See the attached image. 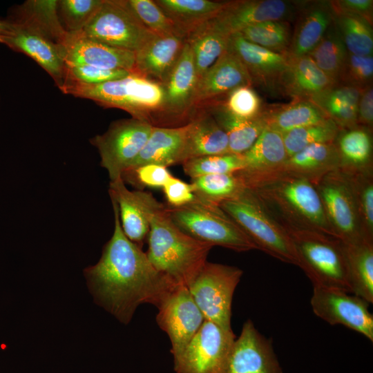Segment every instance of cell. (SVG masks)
<instances>
[{
	"mask_svg": "<svg viewBox=\"0 0 373 373\" xmlns=\"http://www.w3.org/2000/svg\"><path fill=\"white\" fill-rule=\"evenodd\" d=\"M111 202L113 233L98 262L84 273L95 303L126 325L140 305L149 303L157 308L177 285L158 272L142 248L125 236L117 205Z\"/></svg>",
	"mask_w": 373,
	"mask_h": 373,
	"instance_id": "obj_1",
	"label": "cell"
},
{
	"mask_svg": "<svg viewBox=\"0 0 373 373\" xmlns=\"http://www.w3.org/2000/svg\"><path fill=\"white\" fill-rule=\"evenodd\" d=\"M236 173L287 231H312L337 238L310 180L278 171Z\"/></svg>",
	"mask_w": 373,
	"mask_h": 373,
	"instance_id": "obj_2",
	"label": "cell"
},
{
	"mask_svg": "<svg viewBox=\"0 0 373 373\" xmlns=\"http://www.w3.org/2000/svg\"><path fill=\"white\" fill-rule=\"evenodd\" d=\"M146 256L154 268L174 285L188 287L204 263L212 245L188 236L173 222L167 206L157 200L149 212Z\"/></svg>",
	"mask_w": 373,
	"mask_h": 373,
	"instance_id": "obj_3",
	"label": "cell"
},
{
	"mask_svg": "<svg viewBox=\"0 0 373 373\" xmlns=\"http://www.w3.org/2000/svg\"><path fill=\"white\" fill-rule=\"evenodd\" d=\"M59 89L64 94L88 99L104 107L125 111L133 118L152 126L157 127V116L164 114L162 84L135 72L97 84L66 80Z\"/></svg>",
	"mask_w": 373,
	"mask_h": 373,
	"instance_id": "obj_4",
	"label": "cell"
},
{
	"mask_svg": "<svg viewBox=\"0 0 373 373\" xmlns=\"http://www.w3.org/2000/svg\"><path fill=\"white\" fill-rule=\"evenodd\" d=\"M218 206L238 223L258 249L301 268L290 236L251 191L245 188L239 195Z\"/></svg>",
	"mask_w": 373,
	"mask_h": 373,
	"instance_id": "obj_5",
	"label": "cell"
},
{
	"mask_svg": "<svg viewBox=\"0 0 373 373\" xmlns=\"http://www.w3.org/2000/svg\"><path fill=\"white\" fill-rule=\"evenodd\" d=\"M166 206L175 224L195 240L237 252L258 249L238 223L217 204L195 198L182 207Z\"/></svg>",
	"mask_w": 373,
	"mask_h": 373,
	"instance_id": "obj_6",
	"label": "cell"
},
{
	"mask_svg": "<svg viewBox=\"0 0 373 373\" xmlns=\"http://www.w3.org/2000/svg\"><path fill=\"white\" fill-rule=\"evenodd\" d=\"M301 262V269L313 286L352 294L347 257L338 239L312 231H289Z\"/></svg>",
	"mask_w": 373,
	"mask_h": 373,
	"instance_id": "obj_7",
	"label": "cell"
},
{
	"mask_svg": "<svg viewBox=\"0 0 373 373\" xmlns=\"http://www.w3.org/2000/svg\"><path fill=\"white\" fill-rule=\"evenodd\" d=\"M242 274L237 267L204 263L187 288L205 320L231 329L233 296Z\"/></svg>",
	"mask_w": 373,
	"mask_h": 373,
	"instance_id": "obj_8",
	"label": "cell"
},
{
	"mask_svg": "<svg viewBox=\"0 0 373 373\" xmlns=\"http://www.w3.org/2000/svg\"><path fill=\"white\" fill-rule=\"evenodd\" d=\"M314 184L337 238L346 245L367 240L362 231L355 194L347 173L339 168Z\"/></svg>",
	"mask_w": 373,
	"mask_h": 373,
	"instance_id": "obj_9",
	"label": "cell"
},
{
	"mask_svg": "<svg viewBox=\"0 0 373 373\" xmlns=\"http://www.w3.org/2000/svg\"><path fill=\"white\" fill-rule=\"evenodd\" d=\"M82 31L92 39L134 52L155 35L141 23L126 0H103Z\"/></svg>",
	"mask_w": 373,
	"mask_h": 373,
	"instance_id": "obj_10",
	"label": "cell"
},
{
	"mask_svg": "<svg viewBox=\"0 0 373 373\" xmlns=\"http://www.w3.org/2000/svg\"><path fill=\"white\" fill-rule=\"evenodd\" d=\"M236 335L204 320L199 330L178 354L173 356L175 373H228Z\"/></svg>",
	"mask_w": 373,
	"mask_h": 373,
	"instance_id": "obj_11",
	"label": "cell"
},
{
	"mask_svg": "<svg viewBox=\"0 0 373 373\" xmlns=\"http://www.w3.org/2000/svg\"><path fill=\"white\" fill-rule=\"evenodd\" d=\"M152 128L149 123L133 117L120 119L111 124L104 133L90 140L111 181L122 178L144 146Z\"/></svg>",
	"mask_w": 373,
	"mask_h": 373,
	"instance_id": "obj_12",
	"label": "cell"
},
{
	"mask_svg": "<svg viewBox=\"0 0 373 373\" xmlns=\"http://www.w3.org/2000/svg\"><path fill=\"white\" fill-rule=\"evenodd\" d=\"M4 20L8 29L6 34L0 37V43L32 58L51 76L59 88L66 73L64 46L29 22L8 18Z\"/></svg>",
	"mask_w": 373,
	"mask_h": 373,
	"instance_id": "obj_13",
	"label": "cell"
},
{
	"mask_svg": "<svg viewBox=\"0 0 373 373\" xmlns=\"http://www.w3.org/2000/svg\"><path fill=\"white\" fill-rule=\"evenodd\" d=\"M310 303L314 313L329 324L342 325L373 341V316L365 300L343 290L314 286Z\"/></svg>",
	"mask_w": 373,
	"mask_h": 373,
	"instance_id": "obj_14",
	"label": "cell"
},
{
	"mask_svg": "<svg viewBox=\"0 0 373 373\" xmlns=\"http://www.w3.org/2000/svg\"><path fill=\"white\" fill-rule=\"evenodd\" d=\"M157 309L156 321L168 335L174 356L190 342L205 319L184 286H177Z\"/></svg>",
	"mask_w": 373,
	"mask_h": 373,
	"instance_id": "obj_15",
	"label": "cell"
},
{
	"mask_svg": "<svg viewBox=\"0 0 373 373\" xmlns=\"http://www.w3.org/2000/svg\"><path fill=\"white\" fill-rule=\"evenodd\" d=\"M303 1L240 0L227 1L215 17L228 34L238 32L251 25L267 21L295 20Z\"/></svg>",
	"mask_w": 373,
	"mask_h": 373,
	"instance_id": "obj_16",
	"label": "cell"
},
{
	"mask_svg": "<svg viewBox=\"0 0 373 373\" xmlns=\"http://www.w3.org/2000/svg\"><path fill=\"white\" fill-rule=\"evenodd\" d=\"M228 48L245 66L253 85L270 93H280V82L287 66V54L277 53L251 43L238 33L231 34Z\"/></svg>",
	"mask_w": 373,
	"mask_h": 373,
	"instance_id": "obj_17",
	"label": "cell"
},
{
	"mask_svg": "<svg viewBox=\"0 0 373 373\" xmlns=\"http://www.w3.org/2000/svg\"><path fill=\"white\" fill-rule=\"evenodd\" d=\"M228 373H283L271 341L258 331L250 319L244 323L234 341Z\"/></svg>",
	"mask_w": 373,
	"mask_h": 373,
	"instance_id": "obj_18",
	"label": "cell"
},
{
	"mask_svg": "<svg viewBox=\"0 0 373 373\" xmlns=\"http://www.w3.org/2000/svg\"><path fill=\"white\" fill-rule=\"evenodd\" d=\"M63 46L66 65H88L134 72V52L92 39L82 30L68 32Z\"/></svg>",
	"mask_w": 373,
	"mask_h": 373,
	"instance_id": "obj_19",
	"label": "cell"
},
{
	"mask_svg": "<svg viewBox=\"0 0 373 373\" xmlns=\"http://www.w3.org/2000/svg\"><path fill=\"white\" fill-rule=\"evenodd\" d=\"M108 193L117 205L125 236L142 247L150 229L149 212L156 199L150 193L129 190L122 178L110 181Z\"/></svg>",
	"mask_w": 373,
	"mask_h": 373,
	"instance_id": "obj_20",
	"label": "cell"
},
{
	"mask_svg": "<svg viewBox=\"0 0 373 373\" xmlns=\"http://www.w3.org/2000/svg\"><path fill=\"white\" fill-rule=\"evenodd\" d=\"M242 86H253L251 79L241 60L227 49L199 77L193 104L227 95Z\"/></svg>",
	"mask_w": 373,
	"mask_h": 373,
	"instance_id": "obj_21",
	"label": "cell"
},
{
	"mask_svg": "<svg viewBox=\"0 0 373 373\" xmlns=\"http://www.w3.org/2000/svg\"><path fill=\"white\" fill-rule=\"evenodd\" d=\"M186 36L154 35L135 52L134 72L163 84L182 54Z\"/></svg>",
	"mask_w": 373,
	"mask_h": 373,
	"instance_id": "obj_22",
	"label": "cell"
},
{
	"mask_svg": "<svg viewBox=\"0 0 373 373\" xmlns=\"http://www.w3.org/2000/svg\"><path fill=\"white\" fill-rule=\"evenodd\" d=\"M333 17L329 1H303L287 54L292 57L307 55L322 39Z\"/></svg>",
	"mask_w": 373,
	"mask_h": 373,
	"instance_id": "obj_23",
	"label": "cell"
},
{
	"mask_svg": "<svg viewBox=\"0 0 373 373\" xmlns=\"http://www.w3.org/2000/svg\"><path fill=\"white\" fill-rule=\"evenodd\" d=\"M199 77L188 44L185 43L178 61L162 84L164 113L182 117L193 105Z\"/></svg>",
	"mask_w": 373,
	"mask_h": 373,
	"instance_id": "obj_24",
	"label": "cell"
},
{
	"mask_svg": "<svg viewBox=\"0 0 373 373\" xmlns=\"http://www.w3.org/2000/svg\"><path fill=\"white\" fill-rule=\"evenodd\" d=\"M186 128L187 124L178 127L153 126L144 146L124 172L146 164L168 167L182 164Z\"/></svg>",
	"mask_w": 373,
	"mask_h": 373,
	"instance_id": "obj_25",
	"label": "cell"
},
{
	"mask_svg": "<svg viewBox=\"0 0 373 373\" xmlns=\"http://www.w3.org/2000/svg\"><path fill=\"white\" fill-rule=\"evenodd\" d=\"M288 55L280 82V93L293 99H308L334 84L308 56Z\"/></svg>",
	"mask_w": 373,
	"mask_h": 373,
	"instance_id": "obj_26",
	"label": "cell"
},
{
	"mask_svg": "<svg viewBox=\"0 0 373 373\" xmlns=\"http://www.w3.org/2000/svg\"><path fill=\"white\" fill-rule=\"evenodd\" d=\"M225 153H229L227 135L211 114L198 115L187 124L182 162Z\"/></svg>",
	"mask_w": 373,
	"mask_h": 373,
	"instance_id": "obj_27",
	"label": "cell"
},
{
	"mask_svg": "<svg viewBox=\"0 0 373 373\" xmlns=\"http://www.w3.org/2000/svg\"><path fill=\"white\" fill-rule=\"evenodd\" d=\"M340 167L341 162L334 142L318 143L288 157L275 171L304 177L314 182L325 174Z\"/></svg>",
	"mask_w": 373,
	"mask_h": 373,
	"instance_id": "obj_28",
	"label": "cell"
},
{
	"mask_svg": "<svg viewBox=\"0 0 373 373\" xmlns=\"http://www.w3.org/2000/svg\"><path fill=\"white\" fill-rule=\"evenodd\" d=\"M362 89L337 82L309 99L340 128L357 126V106Z\"/></svg>",
	"mask_w": 373,
	"mask_h": 373,
	"instance_id": "obj_29",
	"label": "cell"
},
{
	"mask_svg": "<svg viewBox=\"0 0 373 373\" xmlns=\"http://www.w3.org/2000/svg\"><path fill=\"white\" fill-rule=\"evenodd\" d=\"M231 35L218 24L215 17L199 24L186 35L200 77L227 49Z\"/></svg>",
	"mask_w": 373,
	"mask_h": 373,
	"instance_id": "obj_30",
	"label": "cell"
},
{
	"mask_svg": "<svg viewBox=\"0 0 373 373\" xmlns=\"http://www.w3.org/2000/svg\"><path fill=\"white\" fill-rule=\"evenodd\" d=\"M262 115L266 126L280 133L329 119L308 99H293L288 104L265 106Z\"/></svg>",
	"mask_w": 373,
	"mask_h": 373,
	"instance_id": "obj_31",
	"label": "cell"
},
{
	"mask_svg": "<svg viewBox=\"0 0 373 373\" xmlns=\"http://www.w3.org/2000/svg\"><path fill=\"white\" fill-rule=\"evenodd\" d=\"M245 174H260L278 169L288 158L282 134L266 126L254 144L242 154Z\"/></svg>",
	"mask_w": 373,
	"mask_h": 373,
	"instance_id": "obj_32",
	"label": "cell"
},
{
	"mask_svg": "<svg viewBox=\"0 0 373 373\" xmlns=\"http://www.w3.org/2000/svg\"><path fill=\"white\" fill-rule=\"evenodd\" d=\"M210 114L227 135L229 153L246 152L267 126L262 114L251 119H240L229 113L222 104L213 106Z\"/></svg>",
	"mask_w": 373,
	"mask_h": 373,
	"instance_id": "obj_33",
	"label": "cell"
},
{
	"mask_svg": "<svg viewBox=\"0 0 373 373\" xmlns=\"http://www.w3.org/2000/svg\"><path fill=\"white\" fill-rule=\"evenodd\" d=\"M154 1L185 35L195 26L216 17L227 4V1L210 0Z\"/></svg>",
	"mask_w": 373,
	"mask_h": 373,
	"instance_id": "obj_34",
	"label": "cell"
},
{
	"mask_svg": "<svg viewBox=\"0 0 373 373\" xmlns=\"http://www.w3.org/2000/svg\"><path fill=\"white\" fill-rule=\"evenodd\" d=\"M352 294L373 303V241L344 244Z\"/></svg>",
	"mask_w": 373,
	"mask_h": 373,
	"instance_id": "obj_35",
	"label": "cell"
},
{
	"mask_svg": "<svg viewBox=\"0 0 373 373\" xmlns=\"http://www.w3.org/2000/svg\"><path fill=\"white\" fill-rule=\"evenodd\" d=\"M370 131L360 126L340 130L334 144L341 168L363 170L370 168L372 140Z\"/></svg>",
	"mask_w": 373,
	"mask_h": 373,
	"instance_id": "obj_36",
	"label": "cell"
},
{
	"mask_svg": "<svg viewBox=\"0 0 373 373\" xmlns=\"http://www.w3.org/2000/svg\"><path fill=\"white\" fill-rule=\"evenodd\" d=\"M58 13V1L30 0L19 6L8 18L29 22L63 46L68 32Z\"/></svg>",
	"mask_w": 373,
	"mask_h": 373,
	"instance_id": "obj_37",
	"label": "cell"
},
{
	"mask_svg": "<svg viewBox=\"0 0 373 373\" xmlns=\"http://www.w3.org/2000/svg\"><path fill=\"white\" fill-rule=\"evenodd\" d=\"M333 13V21L347 52L360 56H372V23L351 13L334 11Z\"/></svg>",
	"mask_w": 373,
	"mask_h": 373,
	"instance_id": "obj_38",
	"label": "cell"
},
{
	"mask_svg": "<svg viewBox=\"0 0 373 373\" xmlns=\"http://www.w3.org/2000/svg\"><path fill=\"white\" fill-rule=\"evenodd\" d=\"M347 53L340 33L332 21L322 39L307 55L334 83H336Z\"/></svg>",
	"mask_w": 373,
	"mask_h": 373,
	"instance_id": "obj_39",
	"label": "cell"
},
{
	"mask_svg": "<svg viewBox=\"0 0 373 373\" xmlns=\"http://www.w3.org/2000/svg\"><path fill=\"white\" fill-rule=\"evenodd\" d=\"M191 180L196 198L217 205L233 198L245 189L242 180L236 173L207 175Z\"/></svg>",
	"mask_w": 373,
	"mask_h": 373,
	"instance_id": "obj_40",
	"label": "cell"
},
{
	"mask_svg": "<svg viewBox=\"0 0 373 373\" xmlns=\"http://www.w3.org/2000/svg\"><path fill=\"white\" fill-rule=\"evenodd\" d=\"M238 33L251 43L280 54L287 53L292 37L290 22L286 21L256 23Z\"/></svg>",
	"mask_w": 373,
	"mask_h": 373,
	"instance_id": "obj_41",
	"label": "cell"
},
{
	"mask_svg": "<svg viewBox=\"0 0 373 373\" xmlns=\"http://www.w3.org/2000/svg\"><path fill=\"white\" fill-rule=\"evenodd\" d=\"M342 169L347 173L355 194L363 236L367 240L373 241V181L372 169L369 168L363 170Z\"/></svg>",
	"mask_w": 373,
	"mask_h": 373,
	"instance_id": "obj_42",
	"label": "cell"
},
{
	"mask_svg": "<svg viewBox=\"0 0 373 373\" xmlns=\"http://www.w3.org/2000/svg\"><path fill=\"white\" fill-rule=\"evenodd\" d=\"M340 128L331 119L281 133L288 157L318 143L334 142Z\"/></svg>",
	"mask_w": 373,
	"mask_h": 373,
	"instance_id": "obj_43",
	"label": "cell"
},
{
	"mask_svg": "<svg viewBox=\"0 0 373 373\" xmlns=\"http://www.w3.org/2000/svg\"><path fill=\"white\" fill-rule=\"evenodd\" d=\"M181 164L191 179L207 175L235 173L245 167L242 155L234 153L195 157Z\"/></svg>",
	"mask_w": 373,
	"mask_h": 373,
	"instance_id": "obj_44",
	"label": "cell"
},
{
	"mask_svg": "<svg viewBox=\"0 0 373 373\" xmlns=\"http://www.w3.org/2000/svg\"><path fill=\"white\" fill-rule=\"evenodd\" d=\"M141 23L155 35L180 34L186 36L152 0H126Z\"/></svg>",
	"mask_w": 373,
	"mask_h": 373,
	"instance_id": "obj_45",
	"label": "cell"
},
{
	"mask_svg": "<svg viewBox=\"0 0 373 373\" xmlns=\"http://www.w3.org/2000/svg\"><path fill=\"white\" fill-rule=\"evenodd\" d=\"M227 95L222 104L232 115L243 119H251L260 116L265 105L251 86L238 87Z\"/></svg>",
	"mask_w": 373,
	"mask_h": 373,
	"instance_id": "obj_46",
	"label": "cell"
},
{
	"mask_svg": "<svg viewBox=\"0 0 373 373\" xmlns=\"http://www.w3.org/2000/svg\"><path fill=\"white\" fill-rule=\"evenodd\" d=\"M103 0L58 1V12L67 32L83 30L91 19Z\"/></svg>",
	"mask_w": 373,
	"mask_h": 373,
	"instance_id": "obj_47",
	"label": "cell"
},
{
	"mask_svg": "<svg viewBox=\"0 0 373 373\" xmlns=\"http://www.w3.org/2000/svg\"><path fill=\"white\" fill-rule=\"evenodd\" d=\"M372 79L373 57L348 52L338 82L363 89L372 84Z\"/></svg>",
	"mask_w": 373,
	"mask_h": 373,
	"instance_id": "obj_48",
	"label": "cell"
},
{
	"mask_svg": "<svg viewBox=\"0 0 373 373\" xmlns=\"http://www.w3.org/2000/svg\"><path fill=\"white\" fill-rule=\"evenodd\" d=\"M131 73L125 70L107 69L88 65H66L64 82L71 80L97 84L124 78Z\"/></svg>",
	"mask_w": 373,
	"mask_h": 373,
	"instance_id": "obj_49",
	"label": "cell"
},
{
	"mask_svg": "<svg viewBox=\"0 0 373 373\" xmlns=\"http://www.w3.org/2000/svg\"><path fill=\"white\" fill-rule=\"evenodd\" d=\"M172 176L167 167L146 164L124 172L122 178L124 182L128 181L130 183L137 182L143 186L162 188Z\"/></svg>",
	"mask_w": 373,
	"mask_h": 373,
	"instance_id": "obj_50",
	"label": "cell"
},
{
	"mask_svg": "<svg viewBox=\"0 0 373 373\" xmlns=\"http://www.w3.org/2000/svg\"><path fill=\"white\" fill-rule=\"evenodd\" d=\"M162 189L169 207H182L195 199L191 183H186L173 175L162 187Z\"/></svg>",
	"mask_w": 373,
	"mask_h": 373,
	"instance_id": "obj_51",
	"label": "cell"
},
{
	"mask_svg": "<svg viewBox=\"0 0 373 373\" xmlns=\"http://www.w3.org/2000/svg\"><path fill=\"white\" fill-rule=\"evenodd\" d=\"M329 2L334 12L359 15L372 23V0H336Z\"/></svg>",
	"mask_w": 373,
	"mask_h": 373,
	"instance_id": "obj_52",
	"label": "cell"
},
{
	"mask_svg": "<svg viewBox=\"0 0 373 373\" xmlns=\"http://www.w3.org/2000/svg\"><path fill=\"white\" fill-rule=\"evenodd\" d=\"M357 125L372 131L373 126L372 84L361 90L357 106Z\"/></svg>",
	"mask_w": 373,
	"mask_h": 373,
	"instance_id": "obj_53",
	"label": "cell"
},
{
	"mask_svg": "<svg viewBox=\"0 0 373 373\" xmlns=\"http://www.w3.org/2000/svg\"><path fill=\"white\" fill-rule=\"evenodd\" d=\"M7 24L5 20H0V37L6 34Z\"/></svg>",
	"mask_w": 373,
	"mask_h": 373,
	"instance_id": "obj_54",
	"label": "cell"
}]
</instances>
